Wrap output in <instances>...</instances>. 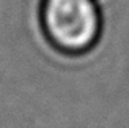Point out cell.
Wrapping results in <instances>:
<instances>
[{"instance_id": "6da1fadb", "label": "cell", "mask_w": 129, "mask_h": 128, "mask_svg": "<svg viewBox=\"0 0 129 128\" xmlns=\"http://www.w3.org/2000/svg\"><path fill=\"white\" fill-rule=\"evenodd\" d=\"M101 10L96 0H43V29L58 49L82 52L101 35Z\"/></svg>"}]
</instances>
